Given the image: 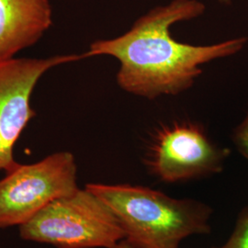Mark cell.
<instances>
[{
    "label": "cell",
    "instance_id": "obj_3",
    "mask_svg": "<svg viewBox=\"0 0 248 248\" xmlns=\"http://www.w3.org/2000/svg\"><path fill=\"white\" fill-rule=\"evenodd\" d=\"M19 236L56 248H115L125 239L114 213L86 187L48 204L19 226Z\"/></svg>",
    "mask_w": 248,
    "mask_h": 248
},
{
    "label": "cell",
    "instance_id": "obj_11",
    "mask_svg": "<svg viewBox=\"0 0 248 248\" xmlns=\"http://www.w3.org/2000/svg\"><path fill=\"white\" fill-rule=\"evenodd\" d=\"M217 1L223 6H230L232 3V0H217Z\"/></svg>",
    "mask_w": 248,
    "mask_h": 248
},
{
    "label": "cell",
    "instance_id": "obj_4",
    "mask_svg": "<svg viewBox=\"0 0 248 248\" xmlns=\"http://www.w3.org/2000/svg\"><path fill=\"white\" fill-rule=\"evenodd\" d=\"M70 152H56L30 165H19L0 179V228L20 226L53 201L79 187Z\"/></svg>",
    "mask_w": 248,
    "mask_h": 248
},
{
    "label": "cell",
    "instance_id": "obj_9",
    "mask_svg": "<svg viewBox=\"0 0 248 248\" xmlns=\"http://www.w3.org/2000/svg\"><path fill=\"white\" fill-rule=\"evenodd\" d=\"M232 141L240 154L248 160V111L232 133Z\"/></svg>",
    "mask_w": 248,
    "mask_h": 248
},
{
    "label": "cell",
    "instance_id": "obj_7",
    "mask_svg": "<svg viewBox=\"0 0 248 248\" xmlns=\"http://www.w3.org/2000/svg\"><path fill=\"white\" fill-rule=\"evenodd\" d=\"M52 23L49 0H0V61L35 45Z\"/></svg>",
    "mask_w": 248,
    "mask_h": 248
},
{
    "label": "cell",
    "instance_id": "obj_1",
    "mask_svg": "<svg viewBox=\"0 0 248 248\" xmlns=\"http://www.w3.org/2000/svg\"><path fill=\"white\" fill-rule=\"evenodd\" d=\"M205 9L199 0H172L137 18L123 35L92 43L82 58H116L117 83L127 93L148 99L176 96L195 84L205 63L239 53L248 44L247 37L211 45H188L172 37L171 27L201 17Z\"/></svg>",
    "mask_w": 248,
    "mask_h": 248
},
{
    "label": "cell",
    "instance_id": "obj_5",
    "mask_svg": "<svg viewBox=\"0 0 248 248\" xmlns=\"http://www.w3.org/2000/svg\"><path fill=\"white\" fill-rule=\"evenodd\" d=\"M228 155L229 150L214 143L202 124L174 121L153 133L144 164L161 181L177 183L220 173Z\"/></svg>",
    "mask_w": 248,
    "mask_h": 248
},
{
    "label": "cell",
    "instance_id": "obj_8",
    "mask_svg": "<svg viewBox=\"0 0 248 248\" xmlns=\"http://www.w3.org/2000/svg\"><path fill=\"white\" fill-rule=\"evenodd\" d=\"M212 248H248V207L239 213L229 239L221 247Z\"/></svg>",
    "mask_w": 248,
    "mask_h": 248
},
{
    "label": "cell",
    "instance_id": "obj_2",
    "mask_svg": "<svg viewBox=\"0 0 248 248\" xmlns=\"http://www.w3.org/2000/svg\"><path fill=\"white\" fill-rule=\"evenodd\" d=\"M85 187L108 206L134 248H180L187 236L211 232L212 209L194 200L129 184L89 183Z\"/></svg>",
    "mask_w": 248,
    "mask_h": 248
},
{
    "label": "cell",
    "instance_id": "obj_6",
    "mask_svg": "<svg viewBox=\"0 0 248 248\" xmlns=\"http://www.w3.org/2000/svg\"><path fill=\"white\" fill-rule=\"evenodd\" d=\"M81 59V54H69L0 61V171L8 173L18 164L14 158V147L35 117L31 98L38 81L53 67Z\"/></svg>",
    "mask_w": 248,
    "mask_h": 248
},
{
    "label": "cell",
    "instance_id": "obj_10",
    "mask_svg": "<svg viewBox=\"0 0 248 248\" xmlns=\"http://www.w3.org/2000/svg\"><path fill=\"white\" fill-rule=\"evenodd\" d=\"M115 248H134L132 247L126 240L124 239L123 241H121Z\"/></svg>",
    "mask_w": 248,
    "mask_h": 248
}]
</instances>
